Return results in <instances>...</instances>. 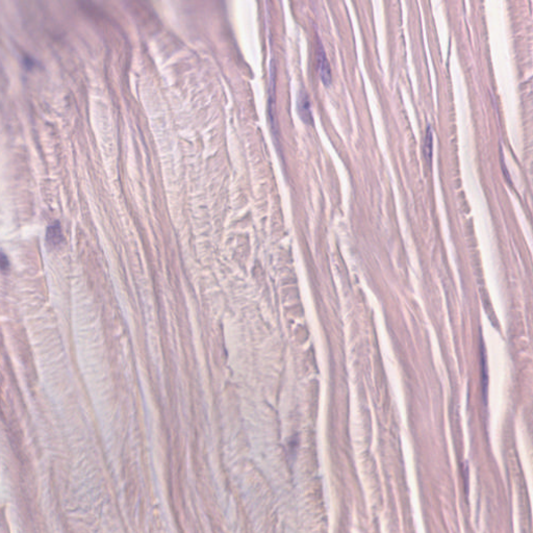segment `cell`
Instances as JSON below:
<instances>
[{
    "mask_svg": "<svg viewBox=\"0 0 533 533\" xmlns=\"http://www.w3.org/2000/svg\"><path fill=\"white\" fill-rule=\"evenodd\" d=\"M272 73H271V81H270V90H269V99H268V114H269V119L271 122V128L273 132V136L275 137V140H277L276 136L278 135V126H277V120L275 117V75H276V70L274 63L272 64Z\"/></svg>",
    "mask_w": 533,
    "mask_h": 533,
    "instance_id": "obj_1",
    "label": "cell"
},
{
    "mask_svg": "<svg viewBox=\"0 0 533 533\" xmlns=\"http://www.w3.org/2000/svg\"><path fill=\"white\" fill-rule=\"evenodd\" d=\"M297 112L301 120L307 125L313 124L310 100L305 90L301 89L297 95Z\"/></svg>",
    "mask_w": 533,
    "mask_h": 533,
    "instance_id": "obj_2",
    "label": "cell"
},
{
    "mask_svg": "<svg viewBox=\"0 0 533 533\" xmlns=\"http://www.w3.org/2000/svg\"><path fill=\"white\" fill-rule=\"evenodd\" d=\"M316 62H318V70L320 77L325 85H329L331 83V69L330 65L327 59V55L324 51V48L322 45H319L318 52H316Z\"/></svg>",
    "mask_w": 533,
    "mask_h": 533,
    "instance_id": "obj_3",
    "label": "cell"
},
{
    "mask_svg": "<svg viewBox=\"0 0 533 533\" xmlns=\"http://www.w3.org/2000/svg\"><path fill=\"white\" fill-rule=\"evenodd\" d=\"M63 233L60 222H54L51 225L48 226L47 233H46V241L47 244L50 245L51 247H56L63 242Z\"/></svg>",
    "mask_w": 533,
    "mask_h": 533,
    "instance_id": "obj_4",
    "label": "cell"
},
{
    "mask_svg": "<svg viewBox=\"0 0 533 533\" xmlns=\"http://www.w3.org/2000/svg\"><path fill=\"white\" fill-rule=\"evenodd\" d=\"M432 141H434V140H432L431 129H430V127H428L426 138H425V143H424V153H425V156H426L427 160H430L431 155H432Z\"/></svg>",
    "mask_w": 533,
    "mask_h": 533,
    "instance_id": "obj_5",
    "label": "cell"
},
{
    "mask_svg": "<svg viewBox=\"0 0 533 533\" xmlns=\"http://www.w3.org/2000/svg\"><path fill=\"white\" fill-rule=\"evenodd\" d=\"M6 266H8V267L10 266V265H9V261H8L7 256H6L5 254H3V255H2V269H3L4 272H6V271L8 270V268H7Z\"/></svg>",
    "mask_w": 533,
    "mask_h": 533,
    "instance_id": "obj_6",
    "label": "cell"
}]
</instances>
